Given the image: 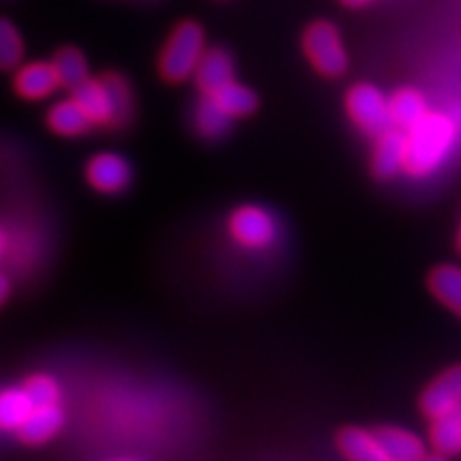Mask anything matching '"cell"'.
<instances>
[{
	"label": "cell",
	"instance_id": "cell-1",
	"mask_svg": "<svg viewBox=\"0 0 461 461\" xmlns=\"http://www.w3.org/2000/svg\"><path fill=\"white\" fill-rule=\"evenodd\" d=\"M457 122L445 112H429L406 131V163L403 173L417 180L436 173L451 157L457 143Z\"/></svg>",
	"mask_w": 461,
	"mask_h": 461
},
{
	"label": "cell",
	"instance_id": "cell-2",
	"mask_svg": "<svg viewBox=\"0 0 461 461\" xmlns=\"http://www.w3.org/2000/svg\"><path fill=\"white\" fill-rule=\"evenodd\" d=\"M95 129L120 131L135 115V95L129 79L120 73H103L88 77L71 92Z\"/></svg>",
	"mask_w": 461,
	"mask_h": 461
},
{
	"label": "cell",
	"instance_id": "cell-3",
	"mask_svg": "<svg viewBox=\"0 0 461 461\" xmlns=\"http://www.w3.org/2000/svg\"><path fill=\"white\" fill-rule=\"evenodd\" d=\"M205 54V34L197 22H180L158 56V73L167 84L186 82L197 71Z\"/></svg>",
	"mask_w": 461,
	"mask_h": 461
},
{
	"label": "cell",
	"instance_id": "cell-4",
	"mask_svg": "<svg viewBox=\"0 0 461 461\" xmlns=\"http://www.w3.org/2000/svg\"><path fill=\"white\" fill-rule=\"evenodd\" d=\"M227 235L235 246L250 252L269 250L280 238V224L269 210L246 203L235 207L227 218Z\"/></svg>",
	"mask_w": 461,
	"mask_h": 461
},
{
	"label": "cell",
	"instance_id": "cell-5",
	"mask_svg": "<svg viewBox=\"0 0 461 461\" xmlns=\"http://www.w3.org/2000/svg\"><path fill=\"white\" fill-rule=\"evenodd\" d=\"M302 45L310 65L322 77H342L346 68H348V54H346L338 26L331 24V22H312V24L305 28Z\"/></svg>",
	"mask_w": 461,
	"mask_h": 461
},
{
	"label": "cell",
	"instance_id": "cell-6",
	"mask_svg": "<svg viewBox=\"0 0 461 461\" xmlns=\"http://www.w3.org/2000/svg\"><path fill=\"white\" fill-rule=\"evenodd\" d=\"M344 109L350 124L370 140L391 129L389 99L372 84H355L346 92Z\"/></svg>",
	"mask_w": 461,
	"mask_h": 461
},
{
	"label": "cell",
	"instance_id": "cell-7",
	"mask_svg": "<svg viewBox=\"0 0 461 461\" xmlns=\"http://www.w3.org/2000/svg\"><path fill=\"white\" fill-rule=\"evenodd\" d=\"M84 177L88 186L99 194H122L132 184V167L118 152H96L86 163Z\"/></svg>",
	"mask_w": 461,
	"mask_h": 461
},
{
	"label": "cell",
	"instance_id": "cell-8",
	"mask_svg": "<svg viewBox=\"0 0 461 461\" xmlns=\"http://www.w3.org/2000/svg\"><path fill=\"white\" fill-rule=\"evenodd\" d=\"M419 408L429 420L461 411V363L447 367L420 391Z\"/></svg>",
	"mask_w": 461,
	"mask_h": 461
},
{
	"label": "cell",
	"instance_id": "cell-9",
	"mask_svg": "<svg viewBox=\"0 0 461 461\" xmlns=\"http://www.w3.org/2000/svg\"><path fill=\"white\" fill-rule=\"evenodd\" d=\"M67 423V412L65 406L60 403H37L32 408L31 417L26 419V423L15 431V436L20 438L22 445L26 447H43L48 442L54 440L65 429Z\"/></svg>",
	"mask_w": 461,
	"mask_h": 461
},
{
	"label": "cell",
	"instance_id": "cell-10",
	"mask_svg": "<svg viewBox=\"0 0 461 461\" xmlns=\"http://www.w3.org/2000/svg\"><path fill=\"white\" fill-rule=\"evenodd\" d=\"M406 163V131L391 126L374 140L370 167L378 180H393Z\"/></svg>",
	"mask_w": 461,
	"mask_h": 461
},
{
	"label": "cell",
	"instance_id": "cell-11",
	"mask_svg": "<svg viewBox=\"0 0 461 461\" xmlns=\"http://www.w3.org/2000/svg\"><path fill=\"white\" fill-rule=\"evenodd\" d=\"M58 88H60V82H58L56 68L51 62L39 60L17 67V73L14 77V90L20 99L31 103L45 101Z\"/></svg>",
	"mask_w": 461,
	"mask_h": 461
},
{
	"label": "cell",
	"instance_id": "cell-12",
	"mask_svg": "<svg viewBox=\"0 0 461 461\" xmlns=\"http://www.w3.org/2000/svg\"><path fill=\"white\" fill-rule=\"evenodd\" d=\"M45 126H48L50 132H54L56 137H62V140H79V137L95 131L88 115H86V112L79 107V103L73 96L58 101L48 109V113H45Z\"/></svg>",
	"mask_w": 461,
	"mask_h": 461
},
{
	"label": "cell",
	"instance_id": "cell-13",
	"mask_svg": "<svg viewBox=\"0 0 461 461\" xmlns=\"http://www.w3.org/2000/svg\"><path fill=\"white\" fill-rule=\"evenodd\" d=\"M193 79L194 84H197L201 95H212V92L221 90L222 86H227L235 79L233 58H230L229 51H224L222 48L205 50Z\"/></svg>",
	"mask_w": 461,
	"mask_h": 461
},
{
	"label": "cell",
	"instance_id": "cell-14",
	"mask_svg": "<svg viewBox=\"0 0 461 461\" xmlns=\"http://www.w3.org/2000/svg\"><path fill=\"white\" fill-rule=\"evenodd\" d=\"M336 445L346 461H391L383 445H380L376 431L344 428L338 431Z\"/></svg>",
	"mask_w": 461,
	"mask_h": 461
},
{
	"label": "cell",
	"instance_id": "cell-15",
	"mask_svg": "<svg viewBox=\"0 0 461 461\" xmlns=\"http://www.w3.org/2000/svg\"><path fill=\"white\" fill-rule=\"evenodd\" d=\"M376 436L391 461H423L428 457L425 442L414 431L384 425L376 429Z\"/></svg>",
	"mask_w": 461,
	"mask_h": 461
},
{
	"label": "cell",
	"instance_id": "cell-16",
	"mask_svg": "<svg viewBox=\"0 0 461 461\" xmlns=\"http://www.w3.org/2000/svg\"><path fill=\"white\" fill-rule=\"evenodd\" d=\"M32 408L34 402L28 395L24 384L0 389V431L15 434L26 423V419L31 417Z\"/></svg>",
	"mask_w": 461,
	"mask_h": 461
},
{
	"label": "cell",
	"instance_id": "cell-17",
	"mask_svg": "<svg viewBox=\"0 0 461 461\" xmlns=\"http://www.w3.org/2000/svg\"><path fill=\"white\" fill-rule=\"evenodd\" d=\"M429 293L445 308L451 310L461 319V267L459 265H438L429 272Z\"/></svg>",
	"mask_w": 461,
	"mask_h": 461
},
{
	"label": "cell",
	"instance_id": "cell-18",
	"mask_svg": "<svg viewBox=\"0 0 461 461\" xmlns=\"http://www.w3.org/2000/svg\"><path fill=\"white\" fill-rule=\"evenodd\" d=\"M428 112V101H425L423 92L417 88H400L389 96L391 124L402 131H408L412 124H417Z\"/></svg>",
	"mask_w": 461,
	"mask_h": 461
},
{
	"label": "cell",
	"instance_id": "cell-19",
	"mask_svg": "<svg viewBox=\"0 0 461 461\" xmlns=\"http://www.w3.org/2000/svg\"><path fill=\"white\" fill-rule=\"evenodd\" d=\"M201 96H210V99L214 101L216 105L221 107L230 120H233V122L235 120L252 115L258 107V99L255 92L248 88V86L235 82V79L230 84L222 86L221 90L212 92V95H201Z\"/></svg>",
	"mask_w": 461,
	"mask_h": 461
},
{
	"label": "cell",
	"instance_id": "cell-20",
	"mask_svg": "<svg viewBox=\"0 0 461 461\" xmlns=\"http://www.w3.org/2000/svg\"><path fill=\"white\" fill-rule=\"evenodd\" d=\"M233 120L216 105L210 96H201L193 112V129L201 140L205 141H218L227 135Z\"/></svg>",
	"mask_w": 461,
	"mask_h": 461
},
{
	"label": "cell",
	"instance_id": "cell-21",
	"mask_svg": "<svg viewBox=\"0 0 461 461\" xmlns=\"http://www.w3.org/2000/svg\"><path fill=\"white\" fill-rule=\"evenodd\" d=\"M429 442L436 453L447 455V457L461 453V411L431 419Z\"/></svg>",
	"mask_w": 461,
	"mask_h": 461
},
{
	"label": "cell",
	"instance_id": "cell-22",
	"mask_svg": "<svg viewBox=\"0 0 461 461\" xmlns=\"http://www.w3.org/2000/svg\"><path fill=\"white\" fill-rule=\"evenodd\" d=\"M51 65L56 68L60 88L75 90L88 79V62L77 48H62L56 51Z\"/></svg>",
	"mask_w": 461,
	"mask_h": 461
},
{
	"label": "cell",
	"instance_id": "cell-23",
	"mask_svg": "<svg viewBox=\"0 0 461 461\" xmlns=\"http://www.w3.org/2000/svg\"><path fill=\"white\" fill-rule=\"evenodd\" d=\"M24 60V41L9 20L0 17V71H14Z\"/></svg>",
	"mask_w": 461,
	"mask_h": 461
},
{
	"label": "cell",
	"instance_id": "cell-24",
	"mask_svg": "<svg viewBox=\"0 0 461 461\" xmlns=\"http://www.w3.org/2000/svg\"><path fill=\"white\" fill-rule=\"evenodd\" d=\"M24 389L28 391V395L32 397L34 406L37 403H60L62 402V387L60 383L51 376V374H32L28 376L24 383Z\"/></svg>",
	"mask_w": 461,
	"mask_h": 461
},
{
	"label": "cell",
	"instance_id": "cell-25",
	"mask_svg": "<svg viewBox=\"0 0 461 461\" xmlns=\"http://www.w3.org/2000/svg\"><path fill=\"white\" fill-rule=\"evenodd\" d=\"M11 288H14V285H11V278L5 272H0V308L7 303V299L11 295Z\"/></svg>",
	"mask_w": 461,
	"mask_h": 461
},
{
	"label": "cell",
	"instance_id": "cell-26",
	"mask_svg": "<svg viewBox=\"0 0 461 461\" xmlns=\"http://www.w3.org/2000/svg\"><path fill=\"white\" fill-rule=\"evenodd\" d=\"M7 250H9V235L7 230L0 227V261H3L5 255H7Z\"/></svg>",
	"mask_w": 461,
	"mask_h": 461
},
{
	"label": "cell",
	"instance_id": "cell-27",
	"mask_svg": "<svg viewBox=\"0 0 461 461\" xmlns=\"http://www.w3.org/2000/svg\"><path fill=\"white\" fill-rule=\"evenodd\" d=\"M342 3L346 5V7L357 9V7H366V5H370L372 0H342Z\"/></svg>",
	"mask_w": 461,
	"mask_h": 461
},
{
	"label": "cell",
	"instance_id": "cell-28",
	"mask_svg": "<svg viewBox=\"0 0 461 461\" xmlns=\"http://www.w3.org/2000/svg\"><path fill=\"white\" fill-rule=\"evenodd\" d=\"M423 461H448V459H447V455L436 453V455H428V457H425Z\"/></svg>",
	"mask_w": 461,
	"mask_h": 461
},
{
	"label": "cell",
	"instance_id": "cell-29",
	"mask_svg": "<svg viewBox=\"0 0 461 461\" xmlns=\"http://www.w3.org/2000/svg\"><path fill=\"white\" fill-rule=\"evenodd\" d=\"M455 246H457V252L461 255V224H459V230H457V241H455Z\"/></svg>",
	"mask_w": 461,
	"mask_h": 461
},
{
	"label": "cell",
	"instance_id": "cell-30",
	"mask_svg": "<svg viewBox=\"0 0 461 461\" xmlns=\"http://www.w3.org/2000/svg\"><path fill=\"white\" fill-rule=\"evenodd\" d=\"M109 461H141V459H132V457H115V459H109Z\"/></svg>",
	"mask_w": 461,
	"mask_h": 461
}]
</instances>
